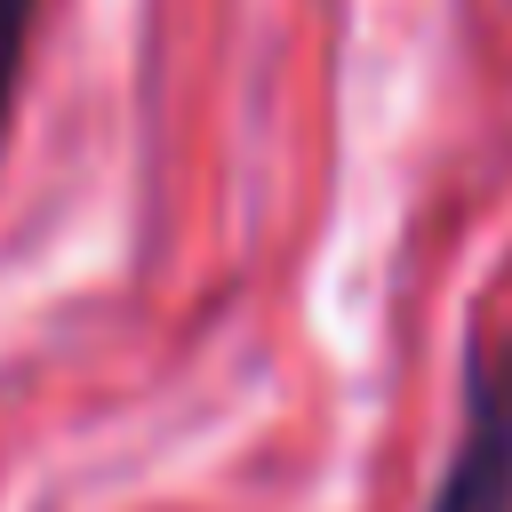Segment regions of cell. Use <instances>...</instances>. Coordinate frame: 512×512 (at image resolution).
Returning <instances> with one entry per match:
<instances>
[{"label": "cell", "instance_id": "7a4b0ae2", "mask_svg": "<svg viewBox=\"0 0 512 512\" xmlns=\"http://www.w3.org/2000/svg\"><path fill=\"white\" fill-rule=\"evenodd\" d=\"M32 24H40V0H0V144H8V112H16L24 56H32Z\"/></svg>", "mask_w": 512, "mask_h": 512}, {"label": "cell", "instance_id": "6da1fadb", "mask_svg": "<svg viewBox=\"0 0 512 512\" xmlns=\"http://www.w3.org/2000/svg\"><path fill=\"white\" fill-rule=\"evenodd\" d=\"M424 512H512V352L504 344L464 352V416Z\"/></svg>", "mask_w": 512, "mask_h": 512}]
</instances>
